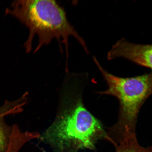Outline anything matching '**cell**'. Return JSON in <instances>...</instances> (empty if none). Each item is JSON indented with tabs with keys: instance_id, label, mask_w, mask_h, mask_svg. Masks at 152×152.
I'll return each mask as SVG.
<instances>
[{
	"instance_id": "6da1fadb",
	"label": "cell",
	"mask_w": 152,
	"mask_h": 152,
	"mask_svg": "<svg viewBox=\"0 0 152 152\" xmlns=\"http://www.w3.org/2000/svg\"><path fill=\"white\" fill-rule=\"evenodd\" d=\"M66 79L56 118L42 137L62 149H92L99 140L105 138L106 131L83 103V92L88 80L78 76Z\"/></svg>"
},
{
	"instance_id": "7a4b0ae2",
	"label": "cell",
	"mask_w": 152,
	"mask_h": 152,
	"mask_svg": "<svg viewBox=\"0 0 152 152\" xmlns=\"http://www.w3.org/2000/svg\"><path fill=\"white\" fill-rule=\"evenodd\" d=\"M6 14L12 15L29 30V35L24 46L26 53L31 52L34 37L39 39L34 52L56 39L60 46L65 47L66 64L68 54V39L75 38L87 54L89 53L84 39L68 20L64 9L56 1L48 0L17 1L6 10Z\"/></svg>"
},
{
	"instance_id": "3957f363",
	"label": "cell",
	"mask_w": 152,
	"mask_h": 152,
	"mask_svg": "<svg viewBox=\"0 0 152 152\" xmlns=\"http://www.w3.org/2000/svg\"><path fill=\"white\" fill-rule=\"evenodd\" d=\"M93 59L108 86L107 90L97 93L115 96L119 104L117 122L108 128L105 139L112 142L136 135L139 113L152 94V73L128 77H118L104 69L96 57L93 56Z\"/></svg>"
},
{
	"instance_id": "277c9868",
	"label": "cell",
	"mask_w": 152,
	"mask_h": 152,
	"mask_svg": "<svg viewBox=\"0 0 152 152\" xmlns=\"http://www.w3.org/2000/svg\"><path fill=\"white\" fill-rule=\"evenodd\" d=\"M151 45L130 42L123 38L114 44L107 55V60L123 58L144 67L152 68Z\"/></svg>"
},
{
	"instance_id": "5b68a950",
	"label": "cell",
	"mask_w": 152,
	"mask_h": 152,
	"mask_svg": "<svg viewBox=\"0 0 152 152\" xmlns=\"http://www.w3.org/2000/svg\"><path fill=\"white\" fill-rule=\"evenodd\" d=\"M11 104H5L0 108V152H5L8 147L11 138L17 126L11 128L5 123L4 115L12 111Z\"/></svg>"
},
{
	"instance_id": "8992f818",
	"label": "cell",
	"mask_w": 152,
	"mask_h": 152,
	"mask_svg": "<svg viewBox=\"0 0 152 152\" xmlns=\"http://www.w3.org/2000/svg\"><path fill=\"white\" fill-rule=\"evenodd\" d=\"M113 144L116 152H151V148H144L140 145L136 135L121 139Z\"/></svg>"
}]
</instances>
